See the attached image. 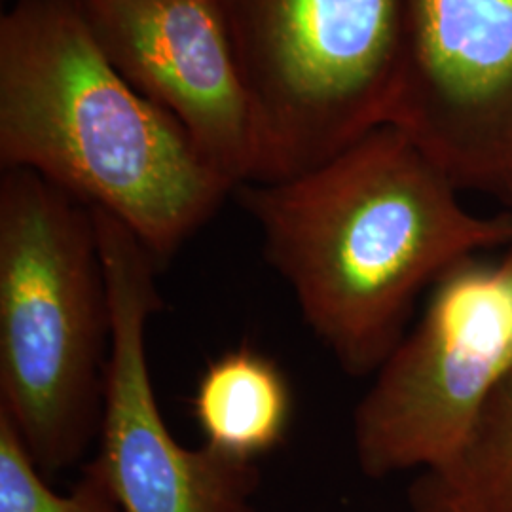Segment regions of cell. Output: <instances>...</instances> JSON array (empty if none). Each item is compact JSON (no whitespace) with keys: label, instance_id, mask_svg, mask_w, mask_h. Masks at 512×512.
<instances>
[{"label":"cell","instance_id":"1","mask_svg":"<svg viewBox=\"0 0 512 512\" xmlns=\"http://www.w3.org/2000/svg\"><path fill=\"white\" fill-rule=\"evenodd\" d=\"M403 129L384 124L302 175L239 184L266 262L304 323L351 376L399 346L425 289L461 260L512 239V215L476 217Z\"/></svg>","mask_w":512,"mask_h":512},{"label":"cell","instance_id":"2","mask_svg":"<svg viewBox=\"0 0 512 512\" xmlns=\"http://www.w3.org/2000/svg\"><path fill=\"white\" fill-rule=\"evenodd\" d=\"M0 164L107 211L160 266L234 194L110 63L80 0H16L0 19Z\"/></svg>","mask_w":512,"mask_h":512},{"label":"cell","instance_id":"3","mask_svg":"<svg viewBox=\"0 0 512 512\" xmlns=\"http://www.w3.org/2000/svg\"><path fill=\"white\" fill-rule=\"evenodd\" d=\"M112 342L90 205L37 173L0 177V414L44 475L95 446Z\"/></svg>","mask_w":512,"mask_h":512},{"label":"cell","instance_id":"4","mask_svg":"<svg viewBox=\"0 0 512 512\" xmlns=\"http://www.w3.org/2000/svg\"><path fill=\"white\" fill-rule=\"evenodd\" d=\"M217 4L255 120L253 181L302 175L389 124L406 57L403 0Z\"/></svg>","mask_w":512,"mask_h":512},{"label":"cell","instance_id":"5","mask_svg":"<svg viewBox=\"0 0 512 512\" xmlns=\"http://www.w3.org/2000/svg\"><path fill=\"white\" fill-rule=\"evenodd\" d=\"M511 370L512 239L494 264L471 256L442 275L420 321L374 372L353 414L363 475L440 463Z\"/></svg>","mask_w":512,"mask_h":512},{"label":"cell","instance_id":"6","mask_svg":"<svg viewBox=\"0 0 512 512\" xmlns=\"http://www.w3.org/2000/svg\"><path fill=\"white\" fill-rule=\"evenodd\" d=\"M112 308L103 412L88 463L126 512H258L256 461L203 442L184 446L165 423L148 365L147 330L162 310L158 260L124 222L93 209Z\"/></svg>","mask_w":512,"mask_h":512},{"label":"cell","instance_id":"7","mask_svg":"<svg viewBox=\"0 0 512 512\" xmlns=\"http://www.w3.org/2000/svg\"><path fill=\"white\" fill-rule=\"evenodd\" d=\"M406 57L389 124L459 190L512 205V0H403Z\"/></svg>","mask_w":512,"mask_h":512},{"label":"cell","instance_id":"8","mask_svg":"<svg viewBox=\"0 0 512 512\" xmlns=\"http://www.w3.org/2000/svg\"><path fill=\"white\" fill-rule=\"evenodd\" d=\"M110 63L169 112L234 190L255 177L256 133L217 0H80Z\"/></svg>","mask_w":512,"mask_h":512},{"label":"cell","instance_id":"9","mask_svg":"<svg viewBox=\"0 0 512 512\" xmlns=\"http://www.w3.org/2000/svg\"><path fill=\"white\" fill-rule=\"evenodd\" d=\"M192 410L207 446L258 461L285 439L293 393L270 357L253 348L230 349L203 370Z\"/></svg>","mask_w":512,"mask_h":512},{"label":"cell","instance_id":"10","mask_svg":"<svg viewBox=\"0 0 512 512\" xmlns=\"http://www.w3.org/2000/svg\"><path fill=\"white\" fill-rule=\"evenodd\" d=\"M412 512H512V370L454 450L408 488Z\"/></svg>","mask_w":512,"mask_h":512},{"label":"cell","instance_id":"11","mask_svg":"<svg viewBox=\"0 0 512 512\" xmlns=\"http://www.w3.org/2000/svg\"><path fill=\"white\" fill-rule=\"evenodd\" d=\"M0 512H126L92 463L69 494L46 482L12 421L0 414Z\"/></svg>","mask_w":512,"mask_h":512}]
</instances>
